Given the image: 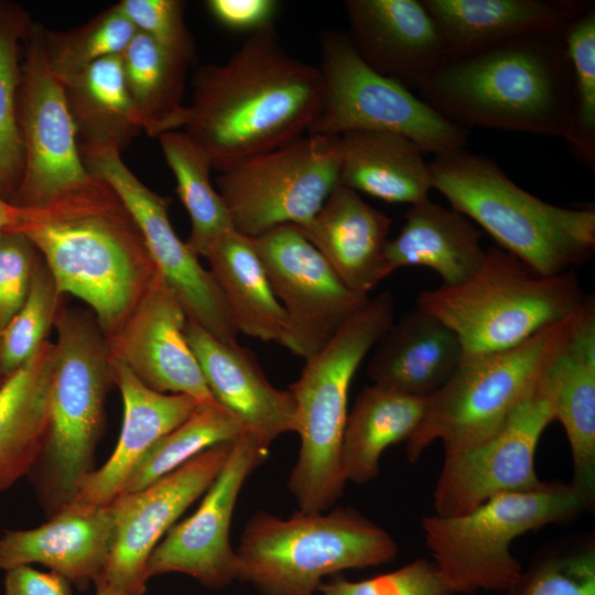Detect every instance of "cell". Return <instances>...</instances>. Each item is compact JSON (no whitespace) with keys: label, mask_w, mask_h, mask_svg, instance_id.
Returning <instances> with one entry per match:
<instances>
[{"label":"cell","mask_w":595,"mask_h":595,"mask_svg":"<svg viewBox=\"0 0 595 595\" xmlns=\"http://www.w3.org/2000/svg\"><path fill=\"white\" fill-rule=\"evenodd\" d=\"M185 133L219 172L309 133L321 107L318 67L291 56L273 24L223 64L194 73Z\"/></svg>","instance_id":"cell-1"},{"label":"cell","mask_w":595,"mask_h":595,"mask_svg":"<svg viewBox=\"0 0 595 595\" xmlns=\"http://www.w3.org/2000/svg\"><path fill=\"white\" fill-rule=\"evenodd\" d=\"M6 230L29 238L60 292L91 307L107 342L121 331L158 274L138 223L96 175L43 206H15Z\"/></svg>","instance_id":"cell-2"},{"label":"cell","mask_w":595,"mask_h":595,"mask_svg":"<svg viewBox=\"0 0 595 595\" xmlns=\"http://www.w3.org/2000/svg\"><path fill=\"white\" fill-rule=\"evenodd\" d=\"M415 89L457 125L564 138L573 107L564 30L448 57Z\"/></svg>","instance_id":"cell-3"},{"label":"cell","mask_w":595,"mask_h":595,"mask_svg":"<svg viewBox=\"0 0 595 595\" xmlns=\"http://www.w3.org/2000/svg\"><path fill=\"white\" fill-rule=\"evenodd\" d=\"M434 188L452 208L533 271L558 275L595 251V209L564 208L516 185L490 159L464 149L434 155Z\"/></svg>","instance_id":"cell-4"},{"label":"cell","mask_w":595,"mask_h":595,"mask_svg":"<svg viewBox=\"0 0 595 595\" xmlns=\"http://www.w3.org/2000/svg\"><path fill=\"white\" fill-rule=\"evenodd\" d=\"M394 299L382 291L348 320L289 386L298 409L301 446L288 488L299 510L328 511L346 484L342 441L351 380L359 365L394 322Z\"/></svg>","instance_id":"cell-5"},{"label":"cell","mask_w":595,"mask_h":595,"mask_svg":"<svg viewBox=\"0 0 595 595\" xmlns=\"http://www.w3.org/2000/svg\"><path fill=\"white\" fill-rule=\"evenodd\" d=\"M585 298L573 270L543 275L512 253L489 247L468 281L422 291L416 307L450 327L463 357H472L522 344L570 316Z\"/></svg>","instance_id":"cell-6"},{"label":"cell","mask_w":595,"mask_h":595,"mask_svg":"<svg viewBox=\"0 0 595 595\" xmlns=\"http://www.w3.org/2000/svg\"><path fill=\"white\" fill-rule=\"evenodd\" d=\"M236 580L260 595H315L325 576L391 562L393 538L350 507L282 518L258 511L237 548Z\"/></svg>","instance_id":"cell-7"},{"label":"cell","mask_w":595,"mask_h":595,"mask_svg":"<svg viewBox=\"0 0 595 595\" xmlns=\"http://www.w3.org/2000/svg\"><path fill=\"white\" fill-rule=\"evenodd\" d=\"M54 326L57 342L50 428L43 452L31 469L51 516L72 501L93 470L106 396L115 385L111 353L94 313L61 304Z\"/></svg>","instance_id":"cell-8"},{"label":"cell","mask_w":595,"mask_h":595,"mask_svg":"<svg viewBox=\"0 0 595 595\" xmlns=\"http://www.w3.org/2000/svg\"><path fill=\"white\" fill-rule=\"evenodd\" d=\"M593 506L571 483H545L533 490L498 494L463 515L424 517L421 526L432 561L457 595L501 593L523 569L511 552L517 538Z\"/></svg>","instance_id":"cell-9"},{"label":"cell","mask_w":595,"mask_h":595,"mask_svg":"<svg viewBox=\"0 0 595 595\" xmlns=\"http://www.w3.org/2000/svg\"><path fill=\"white\" fill-rule=\"evenodd\" d=\"M574 312L522 344L488 355L463 357L426 402L424 415L407 441L411 463L441 440L445 457L490 439L538 379Z\"/></svg>","instance_id":"cell-10"},{"label":"cell","mask_w":595,"mask_h":595,"mask_svg":"<svg viewBox=\"0 0 595 595\" xmlns=\"http://www.w3.org/2000/svg\"><path fill=\"white\" fill-rule=\"evenodd\" d=\"M323 79L318 115L307 134L339 137L358 130L389 131L440 155L464 149L468 132L443 117L402 84L370 68L349 36H320Z\"/></svg>","instance_id":"cell-11"},{"label":"cell","mask_w":595,"mask_h":595,"mask_svg":"<svg viewBox=\"0 0 595 595\" xmlns=\"http://www.w3.org/2000/svg\"><path fill=\"white\" fill-rule=\"evenodd\" d=\"M338 142L305 134L221 171L218 193L234 229L255 238L280 225L310 223L338 185Z\"/></svg>","instance_id":"cell-12"},{"label":"cell","mask_w":595,"mask_h":595,"mask_svg":"<svg viewBox=\"0 0 595 595\" xmlns=\"http://www.w3.org/2000/svg\"><path fill=\"white\" fill-rule=\"evenodd\" d=\"M17 109L24 165L10 202L20 208L43 206L89 184L64 91L48 67L45 28L32 22L23 43Z\"/></svg>","instance_id":"cell-13"},{"label":"cell","mask_w":595,"mask_h":595,"mask_svg":"<svg viewBox=\"0 0 595 595\" xmlns=\"http://www.w3.org/2000/svg\"><path fill=\"white\" fill-rule=\"evenodd\" d=\"M252 239L288 316L282 346L304 359L318 353L370 301L350 290L295 225Z\"/></svg>","instance_id":"cell-14"},{"label":"cell","mask_w":595,"mask_h":595,"mask_svg":"<svg viewBox=\"0 0 595 595\" xmlns=\"http://www.w3.org/2000/svg\"><path fill=\"white\" fill-rule=\"evenodd\" d=\"M87 170L120 196L143 235L149 253L187 318L224 343H237L229 307L209 270L174 231L170 199L145 186L115 149L80 151Z\"/></svg>","instance_id":"cell-15"},{"label":"cell","mask_w":595,"mask_h":595,"mask_svg":"<svg viewBox=\"0 0 595 595\" xmlns=\"http://www.w3.org/2000/svg\"><path fill=\"white\" fill-rule=\"evenodd\" d=\"M552 421L551 399L541 370L490 439L458 455L444 457L433 490L435 515H463L498 494L542 487L545 482L534 470V454Z\"/></svg>","instance_id":"cell-16"},{"label":"cell","mask_w":595,"mask_h":595,"mask_svg":"<svg viewBox=\"0 0 595 595\" xmlns=\"http://www.w3.org/2000/svg\"><path fill=\"white\" fill-rule=\"evenodd\" d=\"M232 442L213 445L148 487L123 493L111 502L115 543L95 584L126 595L145 593L151 552L176 519L213 484L229 456Z\"/></svg>","instance_id":"cell-17"},{"label":"cell","mask_w":595,"mask_h":595,"mask_svg":"<svg viewBox=\"0 0 595 595\" xmlns=\"http://www.w3.org/2000/svg\"><path fill=\"white\" fill-rule=\"evenodd\" d=\"M268 451L247 430L234 440L226 463L198 509L173 526L151 552L147 562L149 578L183 573L210 589L236 580L237 555L229 540L231 517L245 482L266 461Z\"/></svg>","instance_id":"cell-18"},{"label":"cell","mask_w":595,"mask_h":595,"mask_svg":"<svg viewBox=\"0 0 595 595\" xmlns=\"http://www.w3.org/2000/svg\"><path fill=\"white\" fill-rule=\"evenodd\" d=\"M187 320L158 272L121 331L107 342L110 353L156 392L187 394L197 403L216 402L186 342Z\"/></svg>","instance_id":"cell-19"},{"label":"cell","mask_w":595,"mask_h":595,"mask_svg":"<svg viewBox=\"0 0 595 595\" xmlns=\"http://www.w3.org/2000/svg\"><path fill=\"white\" fill-rule=\"evenodd\" d=\"M542 377L569 440L571 484L595 504V299L586 296L549 355Z\"/></svg>","instance_id":"cell-20"},{"label":"cell","mask_w":595,"mask_h":595,"mask_svg":"<svg viewBox=\"0 0 595 595\" xmlns=\"http://www.w3.org/2000/svg\"><path fill=\"white\" fill-rule=\"evenodd\" d=\"M184 335L216 402L263 447L269 450L280 435L298 431L292 392L271 385L251 350L224 343L190 320Z\"/></svg>","instance_id":"cell-21"},{"label":"cell","mask_w":595,"mask_h":595,"mask_svg":"<svg viewBox=\"0 0 595 595\" xmlns=\"http://www.w3.org/2000/svg\"><path fill=\"white\" fill-rule=\"evenodd\" d=\"M344 8L360 58L409 89L447 58L440 30L422 1L346 0Z\"/></svg>","instance_id":"cell-22"},{"label":"cell","mask_w":595,"mask_h":595,"mask_svg":"<svg viewBox=\"0 0 595 595\" xmlns=\"http://www.w3.org/2000/svg\"><path fill=\"white\" fill-rule=\"evenodd\" d=\"M116 536L112 505L89 508L65 505L51 519L0 537V570L40 563L80 589L102 574Z\"/></svg>","instance_id":"cell-23"},{"label":"cell","mask_w":595,"mask_h":595,"mask_svg":"<svg viewBox=\"0 0 595 595\" xmlns=\"http://www.w3.org/2000/svg\"><path fill=\"white\" fill-rule=\"evenodd\" d=\"M111 371L125 408L119 441L109 459L84 478L67 505L89 508L110 505L122 494L130 474L149 448L182 424L198 404L187 394L161 393L145 387L112 355Z\"/></svg>","instance_id":"cell-24"},{"label":"cell","mask_w":595,"mask_h":595,"mask_svg":"<svg viewBox=\"0 0 595 595\" xmlns=\"http://www.w3.org/2000/svg\"><path fill=\"white\" fill-rule=\"evenodd\" d=\"M391 221L338 184L313 219L298 227L350 290L369 295L391 274L385 255Z\"/></svg>","instance_id":"cell-25"},{"label":"cell","mask_w":595,"mask_h":595,"mask_svg":"<svg viewBox=\"0 0 595 595\" xmlns=\"http://www.w3.org/2000/svg\"><path fill=\"white\" fill-rule=\"evenodd\" d=\"M448 57L498 42L562 31L591 3L581 0H422Z\"/></svg>","instance_id":"cell-26"},{"label":"cell","mask_w":595,"mask_h":595,"mask_svg":"<svg viewBox=\"0 0 595 595\" xmlns=\"http://www.w3.org/2000/svg\"><path fill=\"white\" fill-rule=\"evenodd\" d=\"M374 349L367 365L372 385L424 399L444 385L463 358L455 333L416 306L393 322Z\"/></svg>","instance_id":"cell-27"},{"label":"cell","mask_w":595,"mask_h":595,"mask_svg":"<svg viewBox=\"0 0 595 595\" xmlns=\"http://www.w3.org/2000/svg\"><path fill=\"white\" fill-rule=\"evenodd\" d=\"M482 230L462 213L429 198L412 205L397 237L386 246L390 273L409 266L435 271L443 285L468 281L480 268L486 250Z\"/></svg>","instance_id":"cell-28"},{"label":"cell","mask_w":595,"mask_h":595,"mask_svg":"<svg viewBox=\"0 0 595 595\" xmlns=\"http://www.w3.org/2000/svg\"><path fill=\"white\" fill-rule=\"evenodd\" d=\"M55 343L45 340L0 386V490L26 475L48 434Z\"/></svg>","instance_id":"cell-29"},{"label":"cell","mask_w":595,"mask_h":595,"mask_svg":"<svg viewBox=\"0 0 595 595\" xmlns=\"http://www.w3.org/2000/svg\"><path fill=\"white\" fill-rule=\"evenodd\" d=\"M339 138L338 184L387 203L415 205L434 188L424 151L389 131L358 130Z\"/></svg>","instance_id":"cell-30"},{"label":"cell","mask_w":595,"mask_h":595,"mask_svg":"<svg viewBox=\"0 0 595 595\" xmlns=\"http://www.w3.org/2000/svg\"><path fill=\"white\" fill-rule=\"evenodd\" d=\"M205 258L237 332L282 345L288 316L273 293L252 239L231 229L214 244Z\"/></svg>","instance_id":"cell-31"},{"label":"cell","mask_w":595,"mask_h":595,"mask_svg":"<svg viewBox=\"0 0 595 595\" xmlns=\"http://www.w3.org/2000/svg\"><path fill=\"white\" fill-rule=\"evenodd\" d=\"M80 150L115 149L120 153L142 131L129 97L121 55L98 60L64 85Z\"/></svg>","instance_id":"cell-32"},{"label":"cell","mask_w":595,"mask_h":595,"mask_svg":"<svg viewBox=\"0 0 595 595\" xmlns=\"http://www.w3.org/2000/svg\"><path fill=\"white\" fill-rule=\"evenodd\" d=\"M426 402L376 385L365 387L344 429L342 466L346 480L364 485L374 479L382 452L409 440L424 415Z\"/></svg>","instance_id":"cell-33"},{"label":"cell","mask_w":595,"mask_h":595,"mask_svg":"<svg viewBox=\"0 0 595 595\" xmlns=\"http://www.w3.org/2000/svg\"><path fill=\"white\" fill-rule=\"evenodd\" d=\"M121 60L126 87L142 130L159 138L184 128L188 109L183 95L190 63L140 32L125 48Z\"/></svg>","instance_id":"cell-34"},{"label":"cell","mask_w":595,"mask_h":595,"mask_svg":"<svg viewBox=\"0 0 595 595\" xmlns=\"http://www.w3.org/2000/svg\"><path fill=\"white\" fill-rule=\"evenodd\" d=\"M159 141L191 218L185 244L195 256L205 258L214 244L234 229L226 205L212 184V163L185 132L169 131Z\"/></svg>","instance_id":"cell-35"},{"label":"cell","mask_w":595,"mask_h":595,"mask_svg":"<svg viewBox=\"0 0 595 595\" xmlns=\"http://www.w3.org/2000/svg\"><path fill=\"white\" fill-rule=\"evenodd\" d=\"M32 24L19 4L0 0V195L11 202L21 183L24 153L17 99L21 47Z\"/></svg>","instance_id":"cell-36"},{"label":"cell","mask_w":595,"mask_h":595,"mask_svg":"<svg viewBox=\"0 0 595 595\" xmlns=\"http://www.w3.org/2000/svg\"><path fill=\"white\" fill-rule=\"evenodd\" d=\"M244 430L240 421L217 402L198 403L182 424L149 448L122 494L148 487L210 446L234 441Z\"/></svg>","instance_id":"cell-37"},{"label":"cell","mask_w":595,"mask_h":595,"mask_svg":"<svg viewBox=\"0 0 595 595\" xmlns=\"http://www.w3.org/2000/svg\"><path fill=\"white\" fill-rule=\"evenodd\" d=\"M136 33V28L117 4L74 30L45 29L48 67L64 86L98 60L121 55Z\"/></svg>","instance_id":"cell-38"},{"label":"cell","mask_w":595,"mask_h":595,"mask_svg":"<svg viewBox=\"0 0 595 595\" xmlns=\"http://www.w3.org/2000/svg\"><path fill=\"white\" fill-rule=\"evenodd\" d=\"M564 40L573 72V107L564 139L574 158L595 166V6L571 21Z\"/></svg>","instance_id":"cell-39"},{"label":"cell","mask_w":595,"mask_h":595,"mask_svg":"<svg viewBox=\"0 0 595 595\" xmlns=\"http://www.w3.org/2000/svg\"><path fill=\"white\" fill-rule=\"evenodd\" d=\"M501 595H595V538L548 547Z\"/></svg>","instance_id":"cell-40"},{"label":"cell","mask_w":595,"mask_h":595,"mask_svg":"<svg viewBox=\"0 0 595 595\" xmlns=\"http://www.w3.org/2000/svg\"><path fill=\"white\" fill-rule=\"evenodd\" d=\"M62 296L39 255L26 300L0 335V377L4 378L21 367L47 340Z\"/></svg>","instance_id":"cell-41"},{"label":"cell","mask_w":595,"mask_h":595,"mask_svg":"<svg viewBox=\"0 0 595 595\" xmlns=\"http://www.w3.org/2000/svg\"><path fill=\"white\" fill-rule=\"evenodd\" d=\"M315 595H457L432 560L418 559L392 572L358 582L336 577Z\"/></svg>","instance_id":"cell-42"},{"label":"cell","mask_w":595,"mask_h":595,"mask_svg":"<svg viewBox=\"0 0 595 595\" xmlns=\"http://www.w3.org/2000/svg\"><path fill=\"white\" fill-rule=\"evenodd\" d=\"M116 4L137 32L148 35L176 57L193 62L195 44L184 20L185 1L122 0Z\"/></svg>","instance_id":"cell-43"},{"label":"cell","mask_w":595,"mask_h":595,"mask_svg":"<svg viewBox=\"0 0 595 595\" xmlns=\"http://www.w3.org/2000/svg\"><path fill=\"white\" fill-rule=\"evenodd\" d=\"M39 255L21 232L4 230L0 237V335L26 300Z\"/></svg>","instance_id":"cell-44"},{"label":"cell","mask_w":595,"mask_h":595,"mask_svg":"<svg viewBox=\"0 0 595 595\" xmlns=\"http://www.w3.org/2000/svg\"><path fill=\"white\" fill-rule=\"evenodd\" d=\"M208 12L225 28L249 34L273 24L280 3L275 0H208Z\"/></svg>","instance_id":"cell-45"},{"label":"cell","mask_w":595,"mask_h":595,"mask_svg":"<svg viewBox=\"0 0 595 595\" xmlns=\"http://www.w3.org/2000/svg\"><path fill=\"white\" fill-rule=\"evenodd\" d=\"M71 584L55 572L20 565L6 571L3 595H72Z\"/></svg>","instance_id":"cell-46"},{"label":"cell","mask_w":595,"mask_h":595,"mask_svg":"<svg viewBox=\"0 0 595 595\" xmlns=\"http://www.w3.org/2000/svg\"><path fill=\"white\" fill-rule=\"evenodd\" d=\"M15 206L0 195V237L14 219Z\"/></svg>","instance_id":"cell-47"},{"label":"cell","mask_w":595,"mask_h":595,"mask_svg":"<svg viewBox=\"0 0 595 595\" xmlns=\"http://www.w3.org/2000/svg\"><path fill=\"white\" fill-rule=\"evenodd\" d=\"M96 585V595H126L102 584Z\"/></svg>","instance_id":"cell-48"},{"label":"cell","mask_w":595,"mask_h":595,"mask_svg":"<svg viewBox=\"0 0 595 595\" xmlns=\"http://www.w3.org/2000/svg\"><path fill=\"white\" fill-rule=\"evenodd\" d=\"M4 378H6V377H4ZM4 378H3V377H0V386L2 385Z\"/></svg>","instance_id":"cell-49"}]
</instances>
